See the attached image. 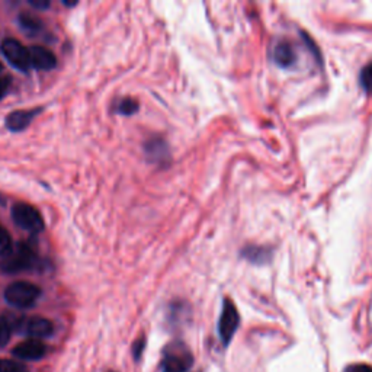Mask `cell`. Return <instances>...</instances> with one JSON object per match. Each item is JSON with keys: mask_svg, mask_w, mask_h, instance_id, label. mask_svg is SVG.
<instances>
[{"mask_svg": "<svg viewBox=\"0 0 372 372\" xmlns=\"http://www.w3.org/2000/svg\"><path fill=\"white\" fill-rule=\"evenodd\" d=\"M41 295V289L31 282H14L5 289V300L8 304L16 308L32 307Z\"/></svg>", "mask_w": 372, "mask_h": 372, "instance_id": "2", "label": "cell"}, {"mask_svg": "<svg viewBox=\"0 0 372 372\" xmlns=\"http://www.w3.org/2000/svg\"><path fill=\"white\" fill-rule=\"evenodd\" d=\"M29 3H31V6L37 8V9H45V8L50 6L49 0H29Z\"/></svg>", "mask_w": 372, "mask_h": 372, "instance_id": "22", "label": "cell"}, {"mask_svg": "<svg viewBox=\"0 0 372 372\" xmlns=\"http://www.w3.org/2000/svg\"><path fill=\"white\" fill-rule=\"evenodd\" d=\"M12 218H14L16 226L29 232H40L44 228L41 214L28 204H15L12 208Z\"/></svg>", "mask_w": 372, "mask_h": 372, "instance_id": "4", "label": "cell"}, {"mask_svg": "<svg viewBox=\"0 0 372 372\" xmlns=\"http://www.w3.org/2000/svg\"><path fill=\"white\" fill-rule=\"evenodd\" d=\"M12 354L22 360H38L45 356L46 346L38 339H28L15 346Z\"/></svg>", "mask_w": 372, "mask_h": 372, "instance_id": "8", "label": "cell"}, {"mask_svg": "<svg viewBox=\"0 0 372 372\" xmlns=\"http://www.w3.org/2000/svg\"><path fill=\"white\" fill-rule=\"evenodd\" d=\"M274 62L282 67H289L291 64H294L295 62V51L294 46L291 45L288 41H279L274 46Z\"/></svg>", "mask_w": 372, "mask_h": 372, "instance_id": "10", "label": "cell"}, {"mask_svg": "<svg viewBox=\"0 0 372 372\" xmlns=\"http://www.w3.org/2000/svg\"><path fill=\"white\" fill-rule=\"evenodd\" d=\"M29 58H31V66L38 70H51L55 67L57 60L55 55L45 46L34 45L29 49Z\"/></svg>", "mask_w": 372, "mask_h": 372, "instance_id": "9", "label": "cell"}, {"mask_svg": "<svg viewBox=\"0 0 372 372\" xmlns=\"http://www.w3.org/2000/svg\"><path fill=\"white\" fill-rule=\"evenodd\" d=\"M19 22H21V25L28 31H35V29L41 28V21L37 16L29 15V14H22L19 16Z\"/></svg>", "mask_w": 372, "mask_h": 372, "instance_id": "14", "label": "cell"}, {"mask_svg": "<svg viewBox=\"0 0 372 372\" xmlns=\"http://www.w3.org/2000/svg\"><path fill=\"white\" fill-rule=\"evenodd\" d=\"M2 70H3V66H2V63H0V72H2Z\"/></svg>", "mask_w": 372, "mask_h": 372, "instance_id": "23", "label": "cell"}, {"mask_svg": "<svg viewBox=\"0 0 372 372\" xmlns=\"http://www.w3.org/2000/svg\"><path fill=\"white\" fill-rule=\"evenodd\" d=\"M14 250V244L9 232L0 226V258H8V256Z\"/></svg>", "mask_w": 372, "mask_h": 372, "instance_id": "12", "label": "cell"}, {"mask_svg": "<svg viewBox=\"0 0 372 372\" xmlns=\"http://www.w3.org/2000/svg\"><path fill=\"white\" fill-rule=\"evenodd\" d=\"M343 372H372V367L368 364H352L346 367Z\"/></svg>", "mask_w": 372, "mask_h": 372, "instance_id": "19", "label": "cell"}, {"mask_svg": "<svg viewBox=\"0 0 372 372\" xmlns=\"http://www.w3.org/2000/svg\"><path fill=\"white\" fill-rule=\"evenodd\" d=\"M194 364L192 352L188 346L174 342L165 347L161 356V371L163 372H188Z\"/></svg>", "mask_w": 372, "mask_h": 372, "instance_id": "1", "label": "cell"}, {"mask_svg": "<svg viewBox=\"0 0 372 372\" xmlns=\"http://www.w3.org/2000/svg\"><path fill=\"white\" fill-rule=\"evenodd\" d=\"M240 323V317H239V311L236 308V306L232 304L230 300H224L223 304V311H221L220 316V321H218V334L221 342L224 343V346H227L232 336H235L237 328Z\"/></svg>", "mask_w": 372, "mask_h": 372, "instance_id": "5", "label": "cell"}, {"mask_svg": "<svg viewBox=\"0 0 372 372\" xmlns=\"http://www.w3.org/2000/svg\"><path fill=\"white\" fill-rule=\"evenodd\" d=\"M10 334H12V328L8 319L0 317V347H3L9 342Z\"/></svg>", "mask_w": 372, "mask_h": 372, "instance_id": "16", "label": "cell"}, {"mask_svg": "<svg viewBox=\"0 0 372 372\" xmlns=\"http://www.w3.org/2000/svg\"><path fill=\"white\" fill-rule=\"evenodd\" d=\"M9 321V320H8ZM12 330L18 329L21 333L27 334L29 339H45L53 334L54 326L50 320L44 317H29V319H18L16 321H9Z\"/></svg>", "mask_w": 372, "mask_h": 372, "instance_id": "3", "label": "cell"}, {"mask_svg": "<svg viewBox=\"0 0 372 372\" xmlns=\"http://www.w3.org/2000/svg\"><path fill=\"white\" fill-rule=\"evenodd\" d=\"M2 53L5 54L8 62L12 66L22 70V72H25V70L29 68L31 66L29 50H27L19 41L14 38H6L2 42Z\"/></svg>", "mask_w": 372, "mask_h": 372, "instance_id": "6", "label": "cell"}, {"mask_svg": "<svg viewBox=\"0 0 372 372\" xmlns=\"http://www.w3.org/2000/svg\"><path fill=\"white\" fill-rule=\"evenodd\" d=\"M147 153L151 155V156H155V159L160 160L161 159V155H166V146L163 142H153V143H150L147 146Z\"/></svg>", "mask_w": 372, "mask_h": 372, "instance_id": "17", "label": "cell"}, {"mask_svg": "<svg viewBox=\"0 0 372 372\" xmlns=\"http://www.w3.org/2000/svg\"><path fill=\"white\" fill-rule=\"evenodd\" d=\"M138 109V103L134 101V99H124L121 103H120V107H118V111L124 115H131L134 114L135 111Z\"/></svg>", "mask_w": 372, "mask_h": 372, "instance_id": "18", "label": "cell"}, {"mask_svg": "<svg viewBox=\"0 0 372 372\" xmlns=\"http://www.w3.org/2000/svg\"><path fill=\"white\" fill-rule=\"evenodd\" d=\"M10 77H2V79H0V99H2L5 95H6V93H8V90H9V88H10Z\"/></svg>", "mask_w": 372, "mask_h": 372, "instance_id": "20", "label": "cell"}, {"mask_svg": "<svg viewBox=\"0 0 372 372\" xmlns=\"http://www.w3.org/2000/svg\"><path fill=\"white\" fill-rule=\"evenodd\" d=\"M0 372H29V369L18 360L0 359Z\"/></svg>", "mask_w": 372, "mask_h": 372, "instance_id": "13", "label": "cell"}, {"mask_svg": "<svg viewBox=\"0 0 372 372\" xmlns=\"http://www.w3.org/2000/svg\"><path fill=\"white\" fill-rule=\"evenodd\" d=\"M37 111H15L8 115L6 127L10 131H22L31 124Z\"/></svg>", "mask_w": 372, "mask_h": 372, "instance_id": "11", "label": "cell"}, {"mask_svg": "<svg viewBox=\"0 0 372 372\" xmlns=\"http://www.w3.org/2000/svg\"><path fill=\"white\" fill-rule=\"evenodd\" d=\"M143 351H144V341H143V339H140V341H137V342L134 343V346H133L134 358H135V359H140V356H142Z\"/></svg>", "mask_w": 372, "mask_h": 372, "instance_id": "21", "label": "cell"}, {"mask_svg": "<svg viewBox=\"0 0 372 372\" xmlns=\"http://www.w3.org/2000/svg\"><path fill=\"white\" fill-rule=\"evenodd\" d=\"M35 261V254L32 249L27 244H19L18 249L12 250V253L5 258L3 263V269L6 272H19V271H25L29 269V267L34 265Z\"/></svg>", "mask_w": 372, "mask_h": 372, "instance_id": "7", "label": "cell"}, {"mask_svg": "<svg viewBox=\"0 0 372 372\" xmlns=\"http://www.w3.org/2000/svg\"><path fill=\"white\" fill-rule=\"evenodd\" d=\"M360 85L372 95V63L365 66L362 72H360Z\"/></svg>", "mask_w": 372, "mask_h": 372, "instance_id": "15", "label": "cell"}]
</instances>
